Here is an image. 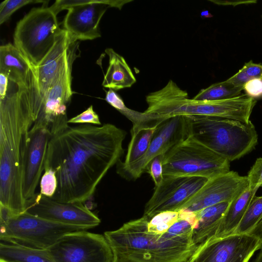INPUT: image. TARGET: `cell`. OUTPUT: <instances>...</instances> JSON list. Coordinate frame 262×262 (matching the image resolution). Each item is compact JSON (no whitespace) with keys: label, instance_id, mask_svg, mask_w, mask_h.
<instances>
[{"label":"cell","instance_id":"obj_4","mask_svg":"<svg viewBox=\"0 0 262 262\" xmlns=\"http://www.w3.org/2000/svg\"><path fill=\"white\" fill-rule=\"evenodd\" d=\"M190 136L230 162L250 152L258 135L250 121L212 116H190Z\"/></svg>","mask_w":262,"mask_h":262},{"label":"cell","instance_id":"obj_11","mask_svg":"<svg viewBox=\"0 0 262 262\" xmlns=\"http://www.w3.org/2000/svg\"><path fill=\"white\" fill-rule=\"evenodd\" d=\"M261 241L251 233L211 237L198 246L190 262H250L260 249Z\"/></svg>","mask_w":262,"mask_h":262},{"label":"cell","instance_id":"obj_21","mask_svg":"<svg viewBox=\"0 0 262 262\" xmlns=\"http://www.w3.org/2000/svg\"><path fill=\"white\" fill-rule=\"evenodd\" d=\"M256 192L249 187L242 194L233 200L225 212L219 228L211 237H221L232 234Z\"/></svg>","mask_w":262,"mask_h":262},{"label":"cell","instance_id":"obj_33","mask_svg":"<svg viewBox=\"0 0 262 262\" xmlns=\"http://www.w3.org/2000/svg\"><path fill=\"white\" fill-rule=\"evenodd\" d=\"M243 90L248 97L253 99L262 98V79L254 78L248 81Z\"/></svg>","mask_w":262,"mask_h":262},{"label":"cell","instance_id":"obj_12","mask_svg":"<svg viewBox=\"0 0 262 262\" xmlns=\"http://www.w3.org/2000/svg\"><path fill=\"white\" fill-rule=\"evenodd\" d=\"M198 176L163 175L160 184L145 205L143 215L149 219L164 211H178L207 182Z\"/></svg>","mask_w":262,"mask_h":262},{"label":"cell","instance_id":"obj_28","mask_svg":"<svg viewBox=\"0 0 262 262\" xmlns=\"http://www.w3.org/2000/svg\"><path fill=\"white\" fill-rule=\"evenodd\" d=\"M48 2L37 0H5L0 4V25L8 20L14 12L25 5Z\"/></svg>","mask_w":262,"mask_h":262},{"label":"cell","instance_id":"obj_27","mask_svg":"<svg viewBox=\"0 0 262 262\" xmlns=\"http://www.w3.org/2000/svg\"><path fill=\"white\" fill-rule=\"evenodd\" d=\"M179 213V211H164L155 215L148 222V230L158 234L166 233L178 218Z\"/></svg>","mask_w":262,"mask_h":262},{"label":"cell","instance_id":"obj_5","mask_svg":"<svg viewBox=\"0 0 262 262\" xmlns=\"http://www.w3.org/2000/svg\"><path fill=\"white\" fill-rule=\"evenodd\" d=\"M1 242L48 249L65 234L90 228L58 223L26 211L8 215L0 211Z\"/></svg>","mask_w":262,"mask_h":262},{"label":"cell","instance_id":"obj_16","mask_svg":"<svg viewBox=\"0 0 262 262\" xmlns=\"http://www.w3.org/2000/svg\"><path fill=\"white\" fill-rule=\"evenodd\" d=\"M52 135L45 127L32 125L26 142L23 158L22 193L26 202L32 198L45 169L46 156Z\"/></svg>","mask_w":262,"mask_h":262},{"label":"cell","instance_id":"obj_17","mask_svg":"<svg viewBox=\"0 0 262 262\" xmlns=\"http://www.w3.org/2000/svg\"><path fill=\"white\" fill-rule=\"evenodd\" d=\"M0 73L30 89L41 102L35 68L14 45L0 47Z\"/></svg>","mask_w":262,"mask_h":262},{"label":"cell","instance_id":"obj_15","mask_svg":"<svg viewBox=\"0 0 262 262\" xmlns=\"http://www.w3.org/2000/svg\"><path fill=\"white\" fill-rule=\"evenodd\" d=\"M249 187L247 176L230 171L208 179L180 210L194 213L218 203L231 202Z\"/></svg>","mask_w":262,"mask_h":262},{"label":"cell","instance_id":"obj_10","mask_svg":"<svg viewBox=\"0 0 262 262\" xmlns=\"http://www.w3.org/2000/svg\"><path fill=\"white\" fill-rule=\"evenodd\" d=\"M48 250L55 262H114L116 257L104 234L86 230L65 234Z\"/></svg>","mask_w":262,"mask_h":262},{"label":"cell","instance_id":"obj_37","mask_svg":"<svg viewBox=\"0 0 262 262\" xmlns=\"http://www.w3.org/2000/svg\"><path fill=\"white\" fill-rule=\"evenodd\" d=\"M213 3L220 5H232L236 6L241 4H249L255 3L256 1H209Z\"/></svg>","mask_w":262,"mask_h":262},{"label":"cell","instance_id":"obj_26","mask_svg":"<svg viewBox=\"0 0 262 262\" xmlns=\"http://www.w3.org/2000/svg\"><path fill=\"white\" fill-rule=\"evenodd\" d=\"M179 216L170 227L166 233L172 237H183L192 238L196 219L194 212L181 209Z\"/></svg>","mask_w":262,"mask_h":262},{"label":"cell","instance_id":"obj_32","mask_svg":"<svg viewBox=\"0 0 262 262\" xmlns=\"http://www.w3.org/2000/svg\"><path fill=\"white\" fill-rule=\"evenodd\" d=\"M69 123H88L100 125L99 116L94 111L93 105H90L81 114L68 120Z\"/></svg>","mask_w":262,"mask_h":262},{"label":"cell","instance_id":"obj_29","mask_svg":"<svg viewBox=\"0 0 262 262\" xmlns=\"http://www.w3.org/2000/svg\"><path fill=\"white\" fill-rule=\"evenodd\" d=\"M40 181V193L46 196L52 198L55 194L57 181L55 172L50 168H45Z\"/></svg>","mask_w":262,"mask_h":262},{"label":"cell","instance_id":"obj_35","mask_svg":"<svg viewBox=\"0 0 262 262\" xmlns=\"http://www.w3.org/2000/svg\"><path fill=\"white\" fill-rule=\"evenodd\" d=\"M251 79L252 78L248 76L243 67L238 72L226 81L236 87L243 88L244 85Z\"/></svg>","mask_w":262,"mask_h":262},{"label":"cell","instance_id":"obj_19","mask_svg":"<svg viewBox=\"0 0 262 262\" xmlns=\"http://www.w3.org/2000/svg\"><path fill=\"white\" fill-rule=\"evenodd\" d=\"M230 203H218L194 212L196 222L192 240L195 245L202 244L215 234Z\"/></svg>","mask_w":262,"mask_h":262},{"label":"cell","instance_id":"obj_25","mask_svg":"<svg viewBox=\"0 0 262 262\" xmlns=\"http://www.w3.org/2000/svg\"><path fill=\"white\" fill-rule=\"evenodd\" d=\"M262 219V195H254L233 233H249Z\"/></svg>","mask_w":262,"mask_h":262},{"label":"cell","instance_id":"obj_13","mask_svg":"<svg viewBox=\"0 0 262 262\" xmlns=\"http://www.w3.org/2000/svg\"><path fill=\"white\" fill-rule=\"evenodd\" d=\"M32 215L65 225L92 228L101 220L82 203H63L36 193L26 202V211Z\"/></svg>","mask_w":262,"mask_h":262},{"label":"cell","instance_id":"obj_18","mask_svg":"<svg viewBox=\"0 0 262 262\" xmlns=\"http://www.w3.org/2000/svg\"><path fill=\"white\" fill-rule=\"evenodd\" d=\"M71 44L68 33L62 29L51 50L34 67L41 104L64 64Z\"/></svg>","mask_w":262,"mask_h":262},{"label":"cell","instance_id":"obj_20","mask_svg":"<svg viewBox=\"0 0 262 262\" xmlns=\"http://www.w3.org/2000/svg\"><path fill=\"white\" fill-rule=\"evenodd\" d=\"M105 52L109 63L102 86L115 91L131 87L136 79L125 59L112 48L106 49Z\"/></svg>","mask_w":262,"mask_h":262},{"label":"cell","instance_id":"obj_43","mask_svg":"<svg viewBox=\"0 0 262 262\" xmlns=\"http://www.w3.org/2000/svg\"><path fill=\"white\" fill-rule=\"evenodd\" d=\"M185 262H190L189 260L188 259V260L186 261Z\"/></svg>","mask_w":262,"mask_h":262},{"label":"cell","instance_id":"obj_31","mask_svg":"<svg viewBox=\"0 0 262 262\" xmlns=\"http://www.w3.org/2000/svg\"><path fill=\"white\" fill-rule=\"evenodd\" d=\"M247 177L249 187L256 192L262 184V158L257 159Z\"/></svg>","mask_w":262,"mask_h":262},{"label":"cell","instance_id":"obj_41","mask_svg":"<svg viewBox=\"0 0 262 262\" xmlns=\"http://www.w3.org/2000/svg\"><path fill=\"white\" fill-rule=\"evenodd\" d=\"M252 262H262V250L260 251L256 257Z\"/></svg>","mask_w":262,"mask_h":262},{"label":"cell","instance_id":"obj_34","mask_svg":"<svg viewBox=\"0 0 262 262\" xmlns=\"http://www.w3.org/2000/svg\"><path fill=\"white\" fill-rule=\"evenodd\" d=\"M105 100L111 106L122 114L127 110L122 98L112 89L106 92Z\"/></svg>","mask_w":262,"mask_h":262},{"label":"cell","instance_id":"obj_44","mask_svg":"<svg viewBox=\"0 0 262 262\" xmlns=\"http://www.w3.org/2000/svg\"><path fill=\"white\" fill-rule=\"evenodd\" d=\"M261 187H262V184H261Z\"/></svg>","mask_w":262,"mask_h":262},{"label":"cell","instance_id":"obj_7","mask_svg":"<svg viewBox=\"0 0 262 262\" xmlns=\"http://www.w3.org/2000/svg\"><path fill=\"white\" fill-rule=\"evenodd\" d=\"M56 16L43 5L31 9L17 23L14 45L34 67L48 54L62 30Z\"/></svg>","mask_w":262,"mask_h":262},{"label":"cell","instance_id":"obj_2","mask_svg":"<svg viewBox=\"0 0 262 262\" xmlns=\"http://www.w3.org/2000/svg\"><path fill=\"white\" fill-rule=\"evenodd\" d=\"M35 98L26 86L0 76V209L9 215L26 211L23 162L28 133L35 122Z\"/></svg>","mask_w":262,"mask_h":262},{"label":"cell","instance_id":"obj_1","mask_svg":"<svg viewBox=\"0 0 262 262\" xmlns=\"http://www.w3.org/2000/svg\"><path fill=\"white\" fill-rule=\"evenodd\" d=\"M126 133L115 125H68L52 135L45 169L55 171L57 186L52 199L82 203L90 199L109 169L123 154Z\"/></svg>","mask_w":262,"mask_h":262},{"label":"cell","instance_id":"obj_40","mask_svg":"<svg viewBox=\"0 0 262 262\" xmlns=\"http://www.w3.org/2000/svg\"><path fill=\"white\" fill-rule=\"evenodd\" d=\"M201 16L203 18L212 17L213 16V15L207 10L202 11L201 13Z\"/></svg>","mask_w":262,"mask_h":262},{"label":"cell","instance_id":"obj_3","mask_svg":"<svg viewBox=\"0 0 262 262\" xmlns=\"http://www.w3.org/2000/svg\"><path fill=\"white\" fill-rule=\"evenodd\" d=\"M149 218L142 217L104 232L116 256L137 262H185L197 248L189 237H172L148 230Z\"/></svg>","mask_w":262,"mask_h":262},{"label":"cell","instance_id":"obj_24","mask_svg":"<svg viewBox=\"0 0 262 262\" xmlns=\"http://www.w3.org/2000/svg\"><path fill=\"white\" fill-rule=\"evenodd\" d=\"M243 90V88L236 87L225 80L202 89L192 99L199 101L227 99L241 95Z\"/></svg>","mask_w":262,"mask_h":262},{"label":"cell","instance_id":"obj_14","mask_svg":"<svg viewBox=\"0 0 262 262\" xmlns=\"http://www.w3.org/2000/svg\"><path fill=\"white\" fill-rule=\"evenodd\" d=\"M130 1L82 0V4L68 9L63 28L72 43L78 40H93L100 37V21L109 7L121 9Z\"/></svg>","mask_w":262,"mask_h":262},{"label":"cell","instance_id":"obj_30","mask_svg":"<svg viewBox=\"0 0 262 262\" xmlns=\"http://www.w3.org/2000/svg\"><path fill=\"white\" fill-rule=\"evenodd\" d=\"M163 155L155 157L148 164L146 171L150 175L155 187L159 186L163 179Z\"/></svg>","mask_w":262,"mask_h":262},{"label":"cell","instance_id":"obj_6","mask_svg":"<svg viewBox=\"0 0 262 262\" xmlns=\"http://www.w3.org/2000/svg\"><path fill=\"white\" fill-rule=\"evenodd\" d=\"M163 175L198 176L208 179L230 171V162L191 136L163 158Z\"/></svg>","mask_w":262,"mask_h":262},{"label":"cell","instance_id":"obj_36","mask_svg":"<svg viewBox=\"0 0 262 262\" xmlns=\"http://www.w3.org/2000/svg\"><path fill=\"white\" fill-rule=\"evenodd\" d=\"M246 73L251 78L262 79V64L254 63L252 60L246 62L243 67Z\"/></svg>","mask_w":262,"mask_h":262},{"label":"cell","instance_id":"obj_23","mask_svg":"<svg viewBox=\"0 0 262 262\" xmlns=\"http://www.w3.org/2000/svg\"><path fill=\"white\" fill-rule=\"evenodd\" d=\"M0 259L9 262H55L48 249L1 242Z\"/></svg>","mask_w":262,"mask_h":262},{"label":"cell","instance_id":"obj_38","mask_svg":"<svg viewBox=\"0 0 262 262\" xmlns=\"http://www.w3.org/2000/svg\"><path fill=\"white\" fill-rule=\"evenodd\" d=\"M250 233L255 235L259 238L261 241V247L260 249L262 250V219L256 225V226L252 229Z\"/></svg>","mask_w":262,"mask_h":262},{"label":"cell","instance_id":"obj_9","mask_svg":"<svg viewBox=\"0 0 262 262\" xmlns=\"http://www.w3.org/2000/svg\"><path fill=\"white\" fill-rule=\"evenodd\" d=\"M160 118L146 154L132 164L122 166L117 164V172L124 179L128 180L138 179L146 171L148 164L155 157L165 154L190 136V116Z\"/></svg>","mask_w":262,"mask_h":262},{"label":"cell","instance_id":"obj_8","mask_svg":"<svg viewBox=\"0 0 262 262\" xmlns=\"http://www.w3.org/2000/svg\"><path fill=\"white\" fill-rule=\"evenodd\" d=\"M78 43L75 42L69 47L67 58L55 82L45 97L33 125L45 127L54 135L69 125L67 113L72 95V69L78 57Z\"/></svg>","mask_w":262,"mask_h":262},{"label":"cell","instance_id":"obj_22","mask_svg":"<svg viewBox=\"0 0 262 262\" xmlns=\"http://www.w3.org/2000/svg\"><path fill=\"white\" fill-rule=\"evenodd\" d=\"M161 118L145 125H133L131 129V140L128 144L124 162L118 164L122 166L132 164L141 159L147 152L157 125Z\"/></svg>","mask_w":262,"mask_h":262},{"label":"cell","instance_id":"obj_42","mask_svg":"<svg viewBox=\"0 0 262 262\" xmlns=\"http://www.w3.org/2000/svg\"><path fill=\"white\" fill-rule=\"evenodd\" d=\"M0 262H9V261H6V260H4L3 259H0Z\"/></svg>","mask_w":262,"mask_h":262},{"label":"cell","instance_id":"obj_39","mask_svg":"<svg viewBox=\"0 0 262 262\" xmlns=\"http://www.w3.org/2000/svg\"><path fill=\"white\" fill-rule=\"evenodd\" d=\"M115 260L114 262H137L128 258L119 257L115 256Z\"/></svg>","mask_w":262,"mask_h":262}]
</instances>
